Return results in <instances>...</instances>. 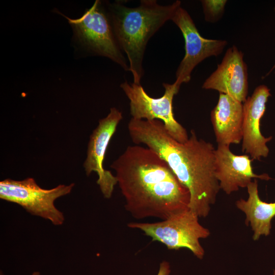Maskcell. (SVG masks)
<instances>
[{
    "instance_id": "1",
    "label": "cell",
    "mask_w": 275,
    "mask_h": 275,
    "mask_svg": "<svg viewBox=\"0 0 275 275\" xmlns=\"http://www.w3.org/2000/svg\"><path fill=\"white\" fill-rule=\"evenodd\" d=\"M111 168L116 172L125 208L134 218L164 220L189 208L188 190L154 150L128 146Z\"/></svg>"
},
{
    "instance_id": "2",
    "label": "cell",
    "mask_w": 275,
    "mask_h": 275,
    "mask_svg": "<svg viewBox=\"0 0 275 275\" xmlns=\"http://www.w3.org/2000/svg\"><path fill=\"white\" fill-rule=\"evenodd\" d=\"M132 142L145 145L164 159L190 194L189 209L199 217L208 216L220 187L215 176V150L210 142L190 131L184 143L174 140L163 123L132 118L127 125Z\"/></svg>"
},
{
    "instance_id": "3",
    "label": "cell",
    "mask_w": 275,
    "mask_h": 275,
    "mask_svg": "<svg viewBox=\"0 0 275 275\" xmlns=\"http://www.w3.org/2000/svg\"><path fill=\"white\" fill-rule=\"evenodd\" d=\"M180 6V1L162 6L154 0L141 1L134 8L119 2L107 5L114 32L121 49L127 57L133 83L141 85L143 57L148 40L166 21L171 20Z\"/></svg>"
},
{
    "instance_id": "4",
    "label": "cell",
    "mask_w": 275,
    "mask_h": 275,
    "mask_svg": "<svg viewBox=\"0 0 275 275\" xmlns=\"http://www.w3.org/2000/svg\"><path fill=\"white\" fill-rule=\"evenodd\" d=\"M199 217L188 208L176 212L160 222H131L127 226L142 231L152 241L161 242L169 250L187 249L196 257L202 259L205 251L199 240L208 237L210 231L200 224Z\"/></svg>"
},
{
    "instance_id": "5",
    "label": "cell",
    "mask_w": 275,
    "mask_h": 275,
    "mask_svg": "<svg viewBox=\"0 0 275 275\" xmlns=\"http://www.w3.org/2000/svg\"><path fill=\"white\" fill-rule=\"evenodd\" d=\"M64 16L73 29L75 41L84 49L107 57L125 71H129L115 37L108 13L99 1H96L79 18L72 19Z\"/></svg>"
},
{
    "instance_id": "6",
    "label": "cell",
    "mask_w": 275,
    "mask_h": 275,
    "mask_svg": "<svg viewBox=\"0 0 275 275\" xmlns=\"http://www.w3.org/2000/svg\"><path fill=\"white\" fill-rule=\"evenodd\" d=\"M74 183L60 184L50 189L40 187L32 178L16 181L6 179L0 182V198L16 203L32 215L61 225L64 221L62 212L54 205L58 198L69 194Z\"/></svg>"
},
{
    "instance_id": "7",
    "label": "cell",
    "mask_w": 275,
    "mask_h": 275,
    "mask_svg": "<svg viewBox=\"0 0 275 275\" xmlns=\"http://www.w3.org/2000/svg\"><path fill=\"white\" fill-rule=\"evenodd\" d=\"M163 95L157 98L150 97L141 85L129 84L127 81L120 87L129 100L132 118L138 120L161 121L168 133L180 143L185 142L189 138L186 129L175 118L173 100L179 89L174 82L163 83Z\"/></svg>"
},
{
    "instance_id": "8",
    "label": "cell",
    "mask_w": 275,
    "mask_h": 275,
    "mask_svg": "<svg viewBox=\"0 0 275 275\" xmlns=\"http://www.w3.org/2000/svg\"><path fill=\"white\" fill-rule=\"evenodd\" d=\"M171 20L180 29L185 41V56L177 68L174 82L180 88L182 84L190 80L198 64L209 57L220 54L228 43L202 37L189 14L181 6L175 10Z\"/></svg>"
},
{
    "instance_id": "9",
    "label": "cell",
    "mask_w": 275,
    "mask_h": 275,
    "mask_svg": "<svg viewBox=\"0 0 275 275\" xmlns=\"http://www.w3.org/2000/svg\"><path fill=\"white\" fill-rule=\"evenodd\" d=\"M122 118V112L112 107L107 116L99 121L97 127L90 136L87 158L84 163L87 176L93 172L97 174V184L106 199L112 197L117 179L110 171L104 169L103 162L110 140Z\"/></svg>"
},
{
    "instance_id": "10",
    "label": "cell",
    "mask_w": 275,
    "mask_h": 275,
    "mask_svg": "<svg viewBox=\"0 0 275 275\" xmlns=\"http://www.w3.org/2000/svg\"><path fill=\"white\" fill-rule=\"evenodd\" d=\"M270 96L269 89L265 85H260L243 104L242 151L253 160H260L269 154L266 144L272 137L265 138L262 134L260 122Z\"/></svg>"
},
{
    "instance_id": "11",
    "label": "cell",
    "mask_w": 275,
    "mask_h": 275,
    "mask_svg": "<svg viewBox=\"0 0 275 275\" xmlns=\"http://www.w3.org/2000/svg\"><path fill=\"white\" fill-rule=\"evenodd\" d=\"M248 87V69L243 53L234 45L226 51L221 63L205 80L202 88L216 90L244 103Z\"/></svg>"
},
{
    "instance_id": "12",
    "label": "cell",
    "mask_w": 275,
    "mask_h": 275,
    "mask_svg": "<svg viewBox=\"0 0 275 275\" xmlns=\"http://www.w3.org/2000/svg\"><path fill=\"white\" fill-rule=\"evenodd\" d=\"M253 160L247 154H234L229 146L218 145L215 150V171L220 189L230 195L239 188L246 187L253 178L272 179L267 174L257 175L254 173Z\"/></svg>"
},
{
    "instance_id": "13",
    "label": "cell",
    "mask_w": 275,
    "mask_h": 275,
    "mask_svg": "<svg viewBox=\"0 0 275 275\" xmlns=\"http://www.w3.org/2000/svg\"><path fill=\"white\" fill-rule=\"evenodd\" d=\"M243 105L229 95L219 93L216 105L210 114L218 145L239 144L242 139Z\"/></svg>"
},
{
    "instance_id": "14",
    "label": "cell",
    "mask_w": 275,
    "mask_h": 275,
    "mask_svg": "<svg viewBox=\"0 0 275 275\" xmlns=\"http://www.w3.org/2000/svg\"><path fill=\"white\" fill-rule=\"evenodd\" d=\"M249 197L236 202L237 208L246 215L245 223L250 225L254 232L253 239L257 240L262 235L268 236L271 228V221L275 216V202L267 203L259 198L256 179L246 187Z\"/></svg>"
},
{
    "instance_id": "15",
    "label": "cell",
    "mask_w": 275,
    "mask_h": 275,
    "mask_svg": "<svg viewBox=\"0 0 275 275\" xmlns=\"http://www.w3.org/2000/svg\"><path fill=\"white\" fill-rule=\"evenodd\" d=\"M205 20L210 22L218 21L223 16L226 0L201 1Z\"/></svg>"
},
{
    "instance_id": "16",
    "label": "cell",
    "mask_w": 275,
    "mask_h": 275,
    "mask_svg": "<svg viewBox=\"0 0 275 275\" xmlns=\"http://www.w3.org/2000/svg\"><path fill=\"white\" fill-rule=\"evenodd\" d=\"M171 272L170 265L166 261H163L159 265L157 275H169Z\"/></svg>"
},
{
    "instance_id": "17",
    "label": "cell",
    "mask_w": 275,
    "mask_h": 275,
    "mask_svg": "<svg viewBox=\"0 0 275 275\" xmlns=\"http://www.w3.org/2000/svg\"><path fill=\"white\" fill-rule=\"evenodd\" d=\"M32 275H40V273L38 272H33Z\"/></svg>"
},
{
    "instance_id": "18",
    "label": "cell",
    "mask_w": 275,
    "mask_h": 275,
    "mask_svg": "<svg viewBox=\"0 0 275 275\" xmlns=\"http://www.w3.org/2000/svg\"><path fill=\"white\" fill-rule=\"evenodd\" d=\"M273 275H275V268H274V270H273Z\"/></svg>"
},
{
    "instance_id": "19",
    "label": "cell",
    "mask_w": 275,
    "mask_h": 275,
    "mask_svg": "<svg viewBox=\"0 0 275 275\" xmlns=\"http://www.w3.org/2000/svg\"><path fill=\"white\" fill-rule=\"evenodd\" d=\"M274 11H275V7H274Z\"/></svg>"
}]
</instances>
